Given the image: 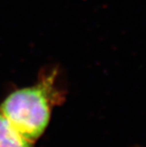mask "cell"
<instances>
[{"mask_svg": "<svg viewBox=\"0 0 146 147\" xmlns=\"http://www.w3.org/2000/svg\"><path fill=\"white\" fill-rule=\"evenodd\" d=\"M53 79L46 78L38 84L15 90L0 106V112L15 130L30 142L38 140L50 120Z\"/></svg>", "mask_w": 146, "mask_h": 147, "instance_id": "obj_1", "label": "cell"}, {"mask_svg": "<svg viewBox=\"0 0 146 147\" xmlns=\"http://www.w3.org/2000/svg\"><path fill=\"white\" fill-rule=\"evenodd\" d=\"M0 147H32V142L15 130L5 116L0 112Z\"/></svg>", "mask_w": 146, "mask_h": 147, "instance_id": "obj_2", "label": "cell"}]
</instances>
